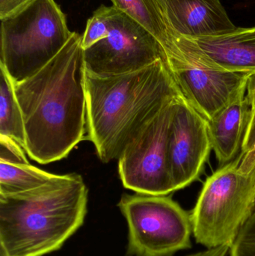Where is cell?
<instances>
[{"label":"cell","mask_w":255,"mask_h":256,"mask_svg":"<svg viewBox=\"0 0 255 256\" xmlns=\"http://www.w3.org/2000/svg\"><path fill=\"white\" fill-rule=\"evenodd\" d=\"M82 36L73 33L38 72L14 84L28 156L41 164L66 158L84 138L87 123Z\"/></svg>","instance_id":"obj_1"},{"label":"cell","mask_w":255,"mask_h":256,"mask_svg":"<svg viewBox=\"0 0 255 256\" xmlns=\"http://www.w3.org/2000/svg\"><path fill=\"white\" fill-rule=\"evenodd\" d=\"M85 92L88 140L105 164L118 159L135 134L181 94L163 58L123 74L86 72Z\"/></svg>","instance_id":"obj_2"},{"label":"cell","mask_w":255,"mask_h":256,"mask_svg":"<svg viewBox=\"0 0 255 256\" xmlns=\"http://www.w3.org/2000/svg\"><path fill=\"white\" fill-rule=\"evenodd\" d=\"M88 190L76 173L56 174L32 190L0 196V256H43L82 226Z\"/></svg>","instance_id":"obj_3"},{"label":"cell","mask_w":255,"mask_h":256,"mask_svg":"<svg viewBox=\"0 0 255 256\" xmlns=\"http://www.w3.org/2000/svg\"><path fill=\"white\" fill-rule=\"evenodd\" d=\"M73 33L55 0H34L1 19L0 66L20 82L50 62Z\"/></svg>","instance_id":"obj_4"},{"label":"cell","mask_w":255,"mask_h":256,"mask_svg":"<svg viewBox=\"0 0 255 256\" xmlns=\"http://www.w3.org/2000/svg\"><path fill=\"white\" fill-rule=\"evenodd\" d=\"M241 159L222 166L207 178L192 212L193 234L206 249L230 248L255 209V168H239Z\"/></svg>","instance_id":"obj_5"},{"label":"cell","mask_w":255,"mask_h":256,"mask_svg":"<svg viewBox=\"0 0 255 256\" xmlns=\"http://www.w3.org/2000/svg\"><path fill=\"white\" fill-rule=\"evenodd\" d=\"M164 61L183 97L210 121L235 96L253 70H228L189 38L178 34Z\"/></svg>","instance_id":"obj_6"},{"label":"cell","mask_w":255,"mask_h":256,"mask_svg":"<svg viewBox=\"0 0 255 256\" xmlns=\"http://www.w3.org/2000/svg\"><path fill=\"white\" fill-rule=\"evenodd\" d=\"M118 207L129 230L131 256H171L192 246L191 216L167 196H122Z\"/></svg>","instance_id":"obj_7"},{"label":"cell","mask_w":255,"mask_h":256,"mask_svg":"<svg viewBox=\"0 0 255 256\" xmlns=\"http://www.w3.org/2000/svg\"><path fill=\"white\" fill-rule=\"evenodd\" d=\"M177 97L135 134L118 156V172L127 189L152 196L175 192L169 172V141Z\"/></svg>","instance_id":"obj_8"},{"label":"cell","mask_w":255,"mask_h":256,"mask_svg":"<svg viewBox=\"0 0 255 256\" xmlns=\"http://www.w3.org/2000/svg\"><path fill=\"white\" fill-rule=\"evenodd\" d=\"M85 70L96 75H118L144 68L164 52L158 40L139 22L115 9L106 38L83 50Z\"/></svg>","instance_id":"obj_9"},{"label":"cell","mask_w":255,"mask_h":256,"mask_svg":"<svg viewBox=\"0 0 255 256\" xmlns=\"http://www.w3.org/2000/svg\"><path fill=\"white\" fill-rule=\"evenodd\" d=\"M212 149L208 122L182 94L175 99L169 141V172L174 191L200 176Z\"/></svg>","instance_id":"obj_10"},{"label":"cell","mask_w":255,"mask_h":256,"mask_svg":"<svg viewBox=\"0 0 255 256\" xmlns=\"http://www.w3.org/2000/svg\"><path fill=\"white\" fill-rule=\"evenodd\" d=\"M158 1L173 30L184 37H214L238 30L220 0Z\"/></svg>","instance_id":"obj_11"},{"label":"cell","mask_w":255,"mask_h":256,"mask_svg":"<svg viewBox=\"0 0 255 256\" xmlns=\"http://www.w3.org/2000/svg\"><path fill=\"white\" fill-rule=\"evenodd\" d=\"M248 79L232 100L208 121L212 149L221 166L235 159L242 147L250 115Z\"/></svg>","instance_id":"obj_12"},{"label":"cell","mask_w":255,"mask_h":256,"mask_svg":"<svg viewBox=\"0 0 255 256\" xmlns=\"http://www.w3.org/2000/svg\"><path fill=\"white\" fill-rule=\"evenodd\" d=\"M216 63L232 70H255V27L229 34L191 38Z\"/></svg>","instance_id":"obj_13"},{"label":"cell","mask_w":255,"mask_h":256,"mask_svg":"<svg viewBox=\"0 0 255 256\" xmlns=\"http://www.w3.org/2000/svg\"><path fill=\"white\" fill-rule=\"evenodd\" d=\"M113 6L133 18L158 40L163 52L175 46L178 33L169 24L158 0H110Z\"/></svg>","instance_id":"obj_14"},{"label":"cell","mask_w":255,"mask_h":256,"mask_svg":"<svg viewBox=\"0 0 255 256\" xmlns=\"http://www.w3.org/2000/svg\"><path fill=\"white\" fill-rule=\"evenodd\" d=\"M0 135L9 137L25 148L23 117L15 94L14 82L0 66Z\"/></svg>","instance_id":"obj_15"},{"label":"cell","mask_w":255,"mask_h":256,"mask_svg":"<svg viewBox=\"0 0 255 256\" xmlns=\"http://www.w3.org/2000/svg\"><path fill=\"white\" fill-rule=\"evenodd\" d=\"M56 174L43 171L29 162L0 160V196H11L32 190L46 184Z\"/></svg>","instance_id":"obj_16"},{"label":"cell","mask_w":255,"mask_h":256,"mask_svg":"<svg viewBox=\"0 0 255 256\" xmlns=\"http://www.w3.org/2000/svg\"><path fill=\"white\" fill-rule=\"evenodd\" d=\"M115 9L116 8L115 6L103 4L88 20L85 32L82 34V45L83 50L91 48L99 40L108 37Z\"/></svg>","instance_id":"obj_17"},{"label":"cell","mask_w":255,"mask_h":256,"mask_svg":"<svg viewBox=\"0 0 255 256\" xmlns=\"http://www.w3.org/2000/svg\"><path fill=\"white\" fill-rule=\"evenodd\" d=\"M241 162L239 168L244 173H249L255 168V103L250 104V115L248 124L243 140Z\"/></svg>","instance_id":"obj_18"},{"label":"cell","mask_w":255,"mask_h":256,"mask_svg":"<svg viewBox=\"0 0 255 256\" xmlns=\"http://www.w3.org/2000/svg\"><path fill=\"white\" fill-rule=\"evenodd\" d=\"M229 256H255V210L238 233Z\"/></svg>","instance_id":"obj_19"},{"label":"cell","mask_w":255,"mask_h":256,"mask_svg":"<svg viewBox=\"0 0 255 256\" xmlns=\"http://www.w3.org/2000/svg\"><path fill=\"white\" fill-rule=\"evenodd\" d=\"M26 154L23 148L21 147L16 141L0 135V160L11 162L27 164Z\"/></svg>","instance_id":"obj_20"},{"label":"cell","mask_w":255,"mask_h":256,"mask_svg":"<svg viewBox=\"0 0 255 256\" xmlns=\"http://www.w3.org/2000/svg\"><path fill=\"white\" fill-rule=\"evenodd\" d=\"M34 0H0V20L23 8Z\"/></svg>","instance_id":"obj_21"},{"label":"cell","mask_w":255,"mask_h":256,"mask_svg":"<svg viewBox=\"0 0 255 256\" xmlns=\"http://www.w3.org/2000/svg\"><path fill=\"white\" fill-rule=\"evenodd\" d=\"M230 248L228 246H222L220 248L206 249L204 251L196 252L187 256H227L229 255Z\"/></svg>","instance_id":"obj_22"},{"label":"cell","mask_w":255,"mask_h":256,"mask_svg":"<svg viewBox=\"0 0 255 256\" xmlns=\"http://www.w3.org/2000/svg\"><path fill=\"white\" fill-rule=\"evenodd\" d=\"M247 96L250 102V104L255 103V70H253L249 76Z\"/></svg>","instance_id":"obj_23"},{"label":"cell","mask_w":255,"mask_h":256,"mask_svg":"<svg viewBox=\"0 0 255 256\" xmlns=\"http://www.w3.org/2000/svg\"></svg>","instance_id":"obj_24"}]
</instances>
